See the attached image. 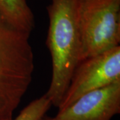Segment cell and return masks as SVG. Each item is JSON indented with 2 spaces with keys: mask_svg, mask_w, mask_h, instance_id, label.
Returning <instances> with one entry per match:
<instances>
[{
  "mask_svg": "<svg viewBox=\"0 0 120 120\" xmlns=\"http://www.w3.org/2000/svg\"><path fill=\"white\" fill-rule=\"evenodd\" d=\"M120 113V82L88 92L51 120H111Z\"/></svg>",
  "mask_w": 120,
  "mask_h": 120,
  "instance_id": "obj_5",
  "label": "cell"
},
{
  "mask_svg": "<svg viewBox=\"0 0 120 120\" xmlns=\"http://www.w3.org/2000/svg\"><path fill=\"white\" fill-rule=\"evenodd\" d=\"M78 0H51L47 7V43L52 57V75L45 95L60 107L73 73L81 61L82 41L77 23Z\"/></svg>",
  "mask_w": 120,
  "mask_h": 120,
  "instance_id": "obj_1",
  "label": "cell"
},
{
  "mask_svg": "<svg viewBox=\"0 0 120 120\" xmlns=\"http://www.w3.org/2000/svg\"><path fill=\"white\" fill-rule=\"evenodd\" d=\"M52 105L45 94L30 102L15 119L11 120H41Z\"/></svg>",
  "mask_w": 120,
  "mask_h": 120,
  "instance_id": "obj_7",
  "label": "cell"
},
{
  "mask_svg": "<svg viewBox=\"0 0 120 120\" xmlns=\"http://www.w3.org/2000/svg\"><path fill=\"white\" fill-rule=\"evenodd\" d=\"M30 34L0 15V120H11L32 82L34 57Z\"/></svg>",
  "mask_w": 120,
  "mask_h": 120,
  "instance_id": "obj_2",
  "label": "cell"
},
{
  "mask_svg": "<svg viewBox=\"0 0 120 120\" xmlns=\"http://www.w3.org/2000/svg\"><path fill=\"white\" fill-rule=\"evenodd\" d=\"M41 120H50V117H46V116H45Z\"/></svg>",
  "mask_w": 120,
  "mask_h": 120,
  "instance_id": "obj_8",
  "label": "cell"
},
{
  "mask_svg": "<svg viewBox=\"0 0 120 120\" xmlns=\"http://www.w3.org/2000/svg\"><path fill=\"white\" fill-rule=\"evenodd\" d=\"M117 82H120V45L79 62L58 110L88 92Z\"/></svg>",
  "mask_w": 120,
  "mask_h": 120,
  "instance_id": "obj_4",
  "label": "cell"
},
{
  "mask_svg": "<svg viewBox=\"0 0 120 120\" xmlns=\"http://www.w3.org/2000/svg\"><path fill=\"white\" fill-rule=\"evenodd\" d=\"M0 15L15 30L30 34L35 26L34 15L26 0H0Z\"/></svg>",
  "mask_w": 120,
  "mask_h": 120,
  "instance_id": "obj_6",
  "label": "cell"
},
{
  "mask_svg": "<svg viewBox=\"0 0 120 120\" xmlns=\"http://www.w3.org/2000/svg\"><path fill=\"white\" fill-rule=\"evenodd\" d=\"M77 15L81 61L120 45V0H78Z\"/></svg>",
  "mask_w": 120,
  "mask_h": 120,
  "instance_id": "obj_3",
  "label": "cell"
}]
</instances>
